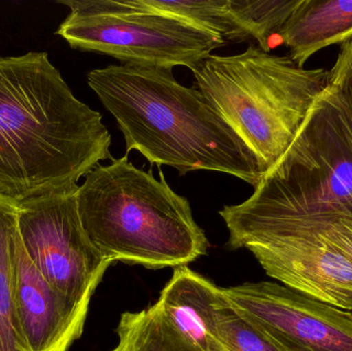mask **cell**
Wrapping results in <instances>:
<instances>
[{"instance_id": "cell-1", "label": "cell", "mask_w": 352, "mask_h": 351, "mask_svg": "<svg viewBox=\"0 0 352 351\" xmlns=\"http://www.w3.org/2000/svg\"><path fill=\"white\" fill-rule=\"evenodd\" d=\"M102 115L78 100L45 52L0 58V196L22 203L78 185L111 160Z\"/></svg>"}, {"instance_id": "cell-2", "label": "cell", "mask_w": 352, "mask_h": 351, "mask_svg": "<svg viewBox=\"0 0 352 351\" xmlns=\"http://www.w3.org/2000/svg\"><path fill=\"white\" fill-rule=\"evenodd\" d=\"M115 117L127 154L138 150L158 167L180 175L209 170L233 175L256 188L263 173L256 158L204 95L175 80L173 69L111 65L87 76Z\"/></svg>"}, {"instance_id": "cell-3", "label": "cell", "mask_w": 352, "mask_h": 351, "mask_svg": "<svg viewBox=\"0 0 352 351\" xmlns=\"http://www.w3.org/2000/svg\"><path fill=\"white\" fill-rule=\"evenodd\" d=\"M160 181L136 168L128 154L98 165L76 193L89 240L109 261L163 269L196 261L209 241L190 202L176 194L159 167Z\"/></svg>"}, {"instance_id": "cell-4", "label": "cell", "mask_w": 352, "mask_h": 351, "mask_svg": "<svg viewBox=\"0 0 352 351\" xmlns=\"http://www.w3.org/2000/svg\"><path fill=\"white\" fill-rule=\"evenodd\" d=\"M198 89L265 173L293 144L329 84V70L299 67L289 56L250 45L233 56L209 55L192 70Z\"/></svg>"}, {"instance_id": "cell-5", "label": "cell", "mask_w": 352, "mask_h": 351, "mask_svg": "<svg viewBox=\"0 0 352 351\" xmlns=\"http://www.w3.org/2000/svg\"><path fill=\"white\" fill-rule=\"evenodd\" d=\"M235 206L256 216L352 220V124L329 84L283 158Z\"/></svg>"}, {"instance_id": "cell-6", "label": "cell", "mask_w": 352, "mask_h": 351, "mask_svg": "<svg viewBox=\"0 0 352 351\" xmlns=\"http://www.w3.org/2000/svg\"><path fill=\"white\" fill-rule=\"evenodd\" d=\"M70 8L57 34L74 49L123 64L194 69L226 45L219 35L148 8L142 0H62Z\"/></svg>"}, {"instance_id": "cell-7", "label": "cell", "mask_w": 352, "mask_h": 351, "mask_svg": "<svg viewBox=\"0 0 352 351\" xmlns=\"http://www.w3.org/2000/svg\"><path fill=\"white\" fill-rule=\"evenodd\" d=\"M227 247L245 249L267 275L309 298L352 311V265L311 229L219 210Z\"/></svg>"}, {"instance_id": "cell-8", "label": "cell", "mask_w": 352, "mask_h": 351, "mask_svg": "<svg viewBox=\"0 0 352 351\" xmlns=\"http://www.w3.org/2000/svg\"><path fill=\"white\" fill-rule=\"evenodd\" d=\"M80 185L19 203L23 247L41 275L80 304L91 299L113 262L89 240L78 216Z\"/></svg>"}, {"instance_id": "cell-9", "label": "cell", "mask_w": 352, "mask_h": 351, "mask_svg": "<svg viewBox=\"0 0 352 351\" xmlns=\"http://www.w3.org/2000/svg\"><path fill=\"white\" fill-rule=\"evenodd\" d=\"M219 291L188 266L175 268L154 305L121 315L109 351H231L213 325Z\"/></svg>"}, {"instance_id": "cell-10", "label": "cell", "mask_w": 352, "mask_h": 351, "mask_svg": "<svg viewBox=\"0 0 352 351\" xmlns=\"http://www.w3.org/2000/svg\"><path fill=\"white\" fill-rule=\"evenodd\" d=\"M223 292L287 351H352V311L276 282H245Z\"/></svg>"}, {"instance_id": "cell-11", "label": "cell", "mask_w": 352, "mask_h": 351, "mask_svg": "<svg viewBox=\"0 0 352 351\" xmlns=\"http://www.w3.org/2000/svg\"><path fill=\"white\" fill-rule=\"evenodd\" d=\"M12 297L16 329L25 351H68L82 336L90 304L74 302L54 288L31 262L19 233Z\"/></svg>"}, {"instance_id": "cell-12", "label": "cell", "mask_w": 352, "mask_h": 351, "mask_svg": "<svg viewBox=\"0 0 352 351\" xmlns=\"http://www.w3.org/2000/svg\"><path fill=\"white\" fill-rule=\"evenodd\" d=\"M299 67L324 47L352 37V0H302L279 31Z\"/></svg>"}, {"instance_id": "cell-13", "label": "cell", "mask_w": 352, "mask_h": 351, "mask_svg": "<svg viewBox=\"0 0 352 351\" xmlns=\"http://www.w3.org/2000/svg\"><path fill=\"white\" fill-rule=\"evenodd\" d=\"M18 212V203L0 196V351H25L16 329L12 297Z\"/></svg>"}, {"instance_id": "cell-14", "label": "cell", "mask_w": 352, "mask_h": 351, "mask_svg": "<svg viewBox=\"0 0 352 351\" xmlns=\"http://www.w3.org/2000/svg\"><path fill=\"white\" fill-rule=\"evenodd\" d=\"M157 12L170 14L223 37L225 41L243 43L250 39L230 12L229 0H142Z\"/></svg>"}, {"instance_id": "cell-15", "label": "cell", "mask_w": 352, "mask_h": 351, "mask_svg": "<svg viewBox=\"0 0 352 351\" xmlns=\"http://www.w3.org/2000/svg\"><path fill=\"white\" fill-rule=\"evenodd\" d=\"M302 0H229L235 22L258 47L270 53V38L278 35Z\"/></svg>"}, {"instance_id": "cell-16", "label": "cell", "mask_w": 352, "mask_h": 351, "mask_svg": "<svg viewBox=\"0 0 352 351\" xmlns=\"http://www.w3.org/2000/svg\"><path fill=\"white\" fill-rule=\"evenodd\" d=\"M213 325L231 351H287L250 321L219 288L213 305Z\"/></svg>"}, {"instance_id": "cell-17", "label": "cell", "mask_w": 352, "mask_h": 351, "mask_svg": "<svg viewBox=\"0 0 352 351\" xmlns=\"http://www.w3.org/2000/svg\"><path fill=\"white\" fill-rule=\"evenodd\" d=\"M230 212L246 218L262 220H283L311 229L318 233L331 247H334L352 265V220L349 218H302L289 216H266L246 214L235 205L226 206Z\"/></svg>"}, {"instance_id": "cell-18", "label": "cell", "mask_w": 352, "mask_h": 351, "mask_svg": "<svg viewBox=\"0 0 352 351\" xmlns=\"http://www.w3.org/2000/svg\"><path fill=\"white\" fill-rule=\"evenodd\" d=\"M329 87L352 124V37L340 45L336 62L329 70Z\"/></svg>"}]
</instances>
